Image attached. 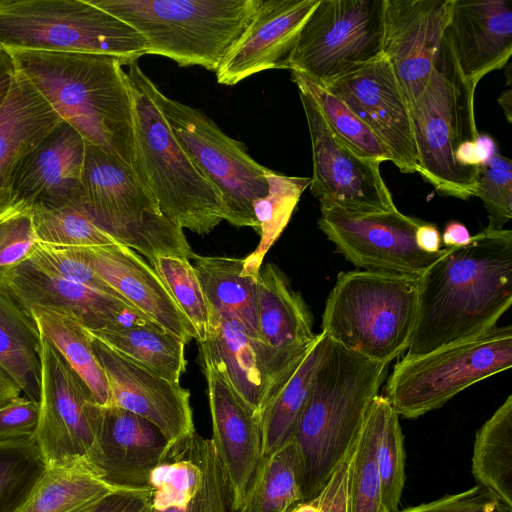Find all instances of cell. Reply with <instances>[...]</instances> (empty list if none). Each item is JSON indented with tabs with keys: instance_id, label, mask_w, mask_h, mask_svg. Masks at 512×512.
<instances>
[{
	"instance_id": "6da1fadb",
	"label": "cell",
	"mask_w": 512,
	"mask_h": 512,
	"mask_svg": "<svg viewBox=\"0 0 512 512\" xmlns=\"http://www.w3.org/2000/svg\"><path fill=\"white\" fill-rule=\"evenodd\" d=\"M446 248L418 277L415 327L406 356L476 337L512 304V231L485 228Z\"/></svg>"
},
{
	"instance_id": "7a4b0ae2",
	"label": "cell",
	"mask_w": 512,
	"mask_h": 512,
	"mask_svg": "<svg viewBox=\"0 0 512 512\" xmlns=\"http://www.w3.org/2000/svg\"><path fill=\"white\" fill-rule=\"evenodd\" d=\"M9 53L15 70L86 143L134 171V108L126 62L90 53Z\"/></svg>"
},
{
	"instance_id": "3957f363",
	"label": "cell",
	"mask_w": 512,
	"mask_h": 512,
	"mask_svg": "<svg viewBox=\"0 0 512 512\" xmlns=\"http://www.w3.org/2000/svg\"><path fill=\"white\" fill-rule=\"evenodd\" d=\"M388 364L351 352L325 335L295 441L302 466L303 502L314 499L354 445Z\"/></svg>"
},
{
	"instance_id": "277c9868",
	"label": "cell",
	"mask_w": 512,
	"mask_h": 512,
	"mask_svg": "<svg viewBox=\"0 0 512 512\" xmlns=\"http://www.w3.org/2000/svg\"><path fill=\"white\" fill-rule=\"evenodd\" d=\"M126 66L134 108V172L166 218L207 235L225 220L223 200L180 146L138 60Z\"/></svg>"
},
{
	"instance_id": "5b68a950",
	"label": "cell",
	"mask_w": 512,
	"mask_h": 512,
	"mask_svg": "<svg viewBox=\"0 0 512 512\" xmlns=\"http://www.w3.org/2000/svg\"><path fill=\"white\" fill-rule=\"evenodd\" d=\"M132 27L146 54L216 72L261 0H89Z\"/></svg>"
},
{
	"instance_id": "8992f818",
	"label": "cell",
	"mask_w": 512,
	"mask_h": 512,
	"mask_svg": "<svg viewBox=\"0 0 512 512\" xmlns=\"http://www.w3.org/2000/svg\"><path fill=\"white\" fill-rule=\"evenodd\" d=\"M418 306V277L340 272L322 316V332L347 350L389 364L410 345Z\"/></svg>"
},
{
	"instance_id": "52a82bcc",
	"label": "cell",
	"mask_w": 512,
	"mask_h": 512,
	"mask_svg": "<svg viewBox=\"0 0 512 512\" xmlns=\"http://www.w3.org/2000/svg\"><path fill=\"white\" fill-rule=\"evenodd\" d=\"M476 86L460 74L443 34L432 73L410 109L419 158L418 173L444 196L468 200L478 191L479 170L459 165L456 151L474 141Z\"/></svg>"
},
{
	"instance_id": "ba28073f",
	"label": "cell",
	"mask_w": 512,
	"mask_h": 512,
	"mask_svg": "<svg viewBox=\"0 0 512 512\" xmlns=\"http://www.w3.org/2000/svg\"><path fill=\"white\" fill-rule=\"evenodd\" d=\"M0 49L102 54L126 65L146 54L132 27L89 0H0Z\"/></svg>"
},
{
	"instance_id": "9c48e42d",
	"label": "cell",
	"mask_w": 512,
	"mask_h": 512,
	"mask_svg": "<svg viewBox=\"0 0 512 512\" xmlns=\"http://www.w3.org/2000/svg\"><path fill=\"white\" fill-rule=\"evenodd\" d=\"M81 190L96 225L150 264L157 256L190 260L194 255L183 229L162 214L135 172L88 143Z\"/></svg>"
},
{
	"instance_id": "30bf717a",
	"label": "cell",
	"mask_w": 512,
	"mask_h": 512,
	"mask_svg": "<svg viewBox=\"0 0 512 512\" xmlns=\"http://www.w3.org/2000/svg\"><path fill=\"white\" fill-rule=\"evenodd\" d=\"M511 365L512 326H495L429 353L403 357L387 379L384 396L399 417L415 419Z\"/></svg>"
},
{
	"instance_id": "8fae6325",
	"label": "cell",
	"mask_w": 512,
	"mask_h": 512,
	"mask_svg": "<svg viewBox=\"0 0 512 512\" xmlns=\"http://www.w3.org/2000/svg\"><path fill=\"white\" fill-rule=\"evenodd\" d=\"M152 93L180 146L219 192L225 220L258 231L253 204L268 192L270 169L257 163L242 143L226 135L200 109L169 98L154 83Z\"/></svg>"
},
{
	"instance_id": "7c38bea8",
	"label": "cell",
	"mask_w": 512,
	"mask_h": 512,
	"mask_svg": "<svg viewBox=\"0 0 512 512\" xmlns=\"http://www.w3.org/2000/svg\"><path fill=\"white\" fill-rule=\"evenodd\" d=\"M385 0H319L305 21L289 70L324 83L384 55Z\"/></svg>"
},
{
	"instance_id": "4fadbf2b",
	"label": "cell",
	"mask_w": 512,
	"mask_h": 512,
	"mask_svg": "<svg viewBox=\"0 0 512 512\" xmlns=\"http://www.w3.org/2000/svg\"><path fill=\"white\" fill-rule=\"evenodd\" d=\"M292 80L298 87L308 124L313 162L309 186L320 203V210L350 216L397 210L380 173V164L360 157L341 141L331 130L313 95L294 72Z\"/></svg>"
},
{
	"instance_id": "5bb4252c",
	"label": "cell",
	"mask_w": 512,
	"mask_h": 512,
	"mask_svg": "<svg viewBox=\"0 0 512 512\" xmlns=\"http://www.w3.org/2000/svg\"><path fill=\"white\" fill-rule=\"evenodd\" d=\"M40 361L38 447L47 466L81 460L94 442L102 406L82 378L42 336Z\"/></svg>"
},
{
	"instance_id": "9a60e30c",
	"label": "cell",
	"mask_w": 512,
	"mask_h": 512,
	"mask_svg": "<svg viewBox=\"0 0 512 512\" xmlns=\"http://www.w3.org/2000/svg\"><path fill=\"white\" fill-rule=\"evenodd\" d=\"M151 512H250L241 505L212 439L196 431L170 444L149 482Z\"/></svg>"
},
{
	"instance_id": "2e32d148",
	"label": "cell",
	"mask_w": 512,
	"mask_h": 512,
	"mask_svg": "<svg viewBox=\"0 0 512 512\" xmlns=\"http://www.w3.org/2000/svg\"><path fill=\"white\" fill-rule=\"evenodd\" d=\"M319 229L355 267L420 277L446 251L421 250L415 241L422 219L393 212L350 216L320 210Z\"/></svg>"
},
{
	"instance_id": "e0dca14e",
	"label": "cell",
	"mask_w": 512,
	"mask_h": 512,
	"mask_svg": "<svg viewBox=\"0 0 512 512\" xmlns=\"http://www.w3.org/2000/svg\"><path fill=\"white\" fill-rule=\"evenodd\" d=\"M317 84L341 99L373 131L402 173L419 171L410 110L385 55Z\"/></svg>"
},
{
	"instance_id": "ac0fdd59",
	"label": "cell",
	"mask_w": 512,
	"mask_h": 512,
	"mask_svg": "<svg viewBox=\"0 0 512 512\" xmlns=\"http://www.w3.org/2000/svg\"><path fill=\"white\" fill-rule=\"evenodd\" d=\"M170 443L153 423L117 406H102L94 442L82 460L116 490H146Z\"/></svg>"
},
{
	"instance_id": "d6986e66",
	"label": "cell",
	"mask_w": 512,
	"mask_h": 512,
	"mask_svg": "<svg viewBox=\"0 0 512 512\" xmlns=\"http://www.w3.org/2000/svg\"><path fill=\"white\" fill-rule=\"evenodd\" d=\"M0 285L28 313L34 308L59 312L76 320L86 330L132 324L154 325L125 302L64 279L29 258L0 272Z\"/></svg>"
},
{
	"instance_id": "ffe728a7",
	"label": "cell",
	"mask_w": 512,
	"mask_h": 512,
	"mask_svg": "<svg viewBox=\"0 0 512 512\" xmlns=\"http://www.w3.org/2000/svg\"><path fill=\"white\" fill-rule=\"evenodd\" d=\"M209 331L199 343L233 389L261 418L262 412L304 354L286 358L253 338L227 313H210Z\"/></svg>"
},
{
	"instance_id": "44dd1931",
	"label": "cell",
	"mask_w": 512,
	"mask_h": 512,
	"mask_svg": "<svg viewBox=\"0 0 512 512\" xmlns=\"http://www.w3.org/2000/svg\"><path fill=\"white\" fill-rule=\"evenodd\" d=\"M452 3L453 0H385L383 52L409 110L432 73Z\"/></svg>"
},
{
	"instance_id": "7402d4cb",
	"label": "cell",
	"mask_w": 512,
	"mask_h": 512,
	"mask_svg": "<svg viewBox=\"0 0 512 512\" xmlns=\"http://www.w3.org/2000/svg\"><path fill=\"white\" fill-rule=\"evenodd\" d=\"M91 340L106 375L109 405L147 419L170 444L196 431L188 389L130 361L92 336Z\"/></svg>"
},
{
	"instance_id": "603a6c76",
	"label": "cell",
	"mask_w": 512,
	"mask_h": 512,
	"mask_svg": "<svg viewBox=\"0 0 512 512\" xmlns=\"http://www.w3.org/2000/svg\"><path fill=\"white\" fill-rule=\"evenodd\" d=\"M219 458L241 505L251 502L263 461L261 418L233 389L209 356L200 353Z\"/></svg>"
},
{
	"instance_id": "cb8c5ba5",
	"label": "cell",
	"mask_w": 512,
	"mask_h": 512,
	"mask_svg": "<svg viewBox=\"0 0 512 512\" xmlns=\"http://www.w3.org/2000/svg\"><path fill=\"white\" fill-rule=\"evenodd\" d=\"M319 0H261L249 25L216 73L219 84L235 85L269 69H289L299 33Z\"/></svg>"
},
{
	"instance_id": "d4e9b609",
	"label": "cell",
	"mask_w": 512,
	"mask_h": 512,
	"mask_svg": "<svg viewBox=\"0 0 512 512\" xmlns=\"http://www.w3.org/2000/svg\"><path fill=\"white\" fill-rule=\"evenodd\" d=\"M78 248L100 278L150 322L185 344L197 339L160 277L137 252L121 244Z\"/></svg>"
},
{
	"instance_id": "484cf974",
	"label": "cell",
	"mask_w": 512,
	"mask_h": 512,
	"mask_svg": "<svg viewBox=\"0 0 512 512\" xmlns=\"http://www.w3.org/2000/svg\"><path fill=\"white\" fill-rule=\"evenodd\" d=\"M444 34L461 76L477 86L512 55V0H453Z\"/></svg>"
},
{
	"instance_id": "4316f807",
	"label": "cell",
	"mask_w": 512,
	"mask_h": 512,
	"mask_svg": "<svg viewBox=\"0 0 512 512\" xmlns=\"http://www.w3.org/2000/svg\"><path fill=\"white\" fill-rule=\"evenodd\" d=\"M86 142L61 121L22 161L12 184L11 205H63L81 193Z\"/></svg>"
},
{
	"instance_id": "83f0119b",
	"label": "cell",
	"mask_w": 512,
	"mask_h": 512,
	"mask_svg": "<svg viewBox=\"0 0 512 512\" xmlns=\"http://www.w3.org/2000/svg\"><path fill=\"white\" fill-rule=\"evenodd\" d=\"M61 121L51 105L15 70L0 111V212L10 206L12 184L23 159Z\"/></svg>"
},
{
	"instance_id": "f1b7e54d",
	"label": "cell",
	"mask_w": 512,
	"mask_h": 512,
	"mask_svg": "<svg viewBox=\"0 0 512 512\" xmlns=\"http://www.w3.org/2000/svg\"><path fill=\"white\" fill-rule=\"evenodd\" d=\"M256 317L259 340L289 359L301 357L318 335L301 294L273 263L261 267L256 281Z\"/></svg>"
},
{
	"instance_id": "f546056e",
	"label": "cell",
	"mask_w": 512,
	"mask_h": 512,
	"mask_svg": "<svg viewBox=\"0 0 512 512\" xmlns=\"http://www.w3.org/2000/svg\"><path fill=\"white\" fill-rule=\"evenodd\" d=\"M210 313H227L258 339L256 280L243 274L244 258L203 256L190 259Z\"/></svg>"
},
{
	"instance_id": "4dcf8cb0",
	"label": "cell",
	"mask_w": 512,
	"mask_h": 512,
	"mask_svg": "<svg viewBox=\"0 0 512 512\" xmlns=\"http://www.w3.org/2000/svg\"><path fill=\"white\" fill-rule=\"evenodd\" d=\"M41 335L35 320L0 285V365L24 396L39 403Z\"/></svg>"
},
{
	"instance_id": "1f68e13d",
	"label": "cell",
	"mask_w": 512,
	"mask_h": 512,
	"mask_svg": "<svg viewBox=\"0 0 512 512\" xmlns=\"http://www.w3.org/2000/svg\"><path fill=\"white\" fill-rule=\"evenodd\" d=\"M87 331L118 354L170 382L180 383L186 372L185 343L158 326L132 324Z\"/></svg>"
},
{
	"instance_id": "d6a6232c",
	"label": "cell",
	"mask_w": 512,
	"mask_h": 512,
	"mask_svg": "<svg viewBox=\"0 0 512 512\" xmlns=\"http://www.w3.org/2000/svg\"><path fill=\"white\" fill-rule=\"evenodd\" d=\"M472 474L477 485L512 512V395L477 431Z\"/></svg>"
},
{
	"instance_id": "836d02e7",
	"label": "cell",
	"mask_w": 512,
	"mask_h": 512,
	"mask_svg": "<svg viewBox=\"0 0 512 512\" xmlns=\"http://www.w3.org/2000/svg\"><path fill=\"white\" fill-rule=\"evenodd\" d=\"M325 334L320 332L297 366L269 401L261 415L262 456L267 457L293 440L320 359Z\"/></svg>"
},
{
	"instance_id": "e575fe53",
	"label": "cell",
	"mask_w": 512,
	"mask_h": 512,
	"mask_svg": "<svg viewBox=\"0 0 512 512\" xmlns=\"http://www.w3.org/2000/svg\"><path fill=\"white\" fill-rule=\"evenodd\" d=\"M40 335L47 339L82 378L100 406L109 405L106 375L94 352L88 331L73 318L51 310L29 311Z\"/></svg>"
},
{
	"instance_id": "d590c367",
	"label": "cell",
	"mask_w": 512,
	"mask_h": 512,
	"mask_svg": "<svg viewBox=\"0 0 512 512\" xmlns=\"http://www.w3.org/2000/svg\"><path fill=\"white\" fill-rule=\"evenodd\" d=\"M114 491L82 460L48 465L19 512H77Z\"/></svg>"
},
{
	"instance_id": "8d00e7d4",
	"label": "cell",
	"mask_w": 512,
	"mask_h": 512,
	"mask_svg": "<svg viewBox=\"0 0 512 512\" xmlns=\"http://www.w3.org/2000/svg\"><path fill=\"white\" fill-rule=\"evenodd\" d=\"M386 402L384 395H377L371 401L354 443L348 475L349 512H386L376 460V446Z\"/></svg>"
},
{
	"instance_id": "74e56055",
	"label": "cell",
	"mask_w": 512,
	"mask_h": 512,
	"mask_svg": "<svg viewBox=\"0 0 512 512\" xmlns=\"http://www.w3.org/2000/svg\"><path fill=\"white\" fill-rule=\"evenodd\" d=\"M267 181V194L253 204L260 241L256 249L244 258L242 270L243 274L256 281L266 253L287 226L311 178L286 176L269 170Z\"/></svg>"
},
{
	"instance_id": "f35d334b",
	"label": "cell",
	"mask_w": 512,
	"mask_h": 512,
	"mask_svg": "<svg viewBox=\"0 0 512 512\" xmlns=\"http://www.w3.org/2000/svg\"><path fill=\"white\" fill-rule=\"evenodd\" d=\"M301 503L302 466L297 445L292 440L263 458L250 512H293Z\"/></svg>"
},
{
	"instance_id": "ab89813d",
	"label": "cell",
	"mask_w": 512,
	"mask_h": 512,
	"mask_svg": "<svg viewBox=\"0 0 512 512\" xmlns=\"http://www.w3.org/2000/svg\"><path fill=\"white\" fill-rule=\"evenodd\" d=\"M38 242L60 247H98L119 244L96 225L82 201V191L59 206H31Z\"/></svg>"
},
{
	"instance_id": "60d3db41",
	"label": "cell",
	"mask_w": 512,
	"mask_h": 512,
	"mask_svg": "<svg viewBox=\"0 0 512 512\" xmlns=\"http://www.w3.org/2000/svg\"><path fill=\"white\" fill-rule=\"evenodd\" d=\"M46 469L36 440L0 443V512H19Z\"/></svg>"
},
{
	"instance_id": "b9f144b4",
	"label": "cell",
	"mask_w": 512,
	"mask_h": 512,
	"mask_svg": "<svg viewBox=\"0 0 512 512\" xmlns=\"http://www.w3.org/2000/svg\"><path fill=\"white\" fill-rule=\"evenodd\" d=\"M297 74L315 98L331 130L360 157L381 164L391 156L373 131L337 96L299 72Z\"/></svg>"
},
{
	"instance_id": "7bdbcfd3",
	"label": "cell",
	"mask_w": 512,
	"mask_h": 512,
	"mask_svg": "<svg viewBox=\"0 0 512 512\" xmlns=\"http://www.w3.org/2000/svg\"><path fill=\"white\" fill-rule=\"evenodd\" d=\"M176 304L196 331L198 343L206 340L209 309L189 259L177 256H157L151 263Z\"/></svg>"
},
{
	"instance_id": "ee69618b",
	"label": "cell",
	"mask_w": 512,
	"mask_h": 512,
	"mask_svg": "<svg viewBox=\"0 0 512 512\" xmlns=\"http://www.w3.org/2000/svg\"><path fill=\"white\" fill-rule=\"evenodd\" d=\"M382 503L386 512H396L405 483V451L399 415L386 402L376 446Z\"/></svg>"
},
{
	"instance_id": "f6af8a7d",
	"label": "cell",
	"mask_w": 512,
	"mask_h": 512,
	"mask_svg": "<svg viewBox=\"0 0 512 512\" xmlns=\"http://www.w3.org/2000/svg\"><path fill=\"white\" fill-rule=\"evenodd\" d=\"M479 197L488 213L487 228L500 230L512 217V164L500 154L480 167Z\"/></svg>"
},
{
	"instance_id": "bcb514c9",
	"label": "cell",
	"mask_w": 512,
	"mask_h": 512,
	"mask_svg": "<svg viewBox=\"0 0 512 512\" xmlns=\"http://www.w3.org/2000/svg\"><path fill=\"white\" fill-rule=\"evenodd\" d=\"M29 259L64 279L110 295L130 305L90 267L81 256L78 247H60L38 242Z\"/></svg>"
},
{
	"instance_id": "7dc6e473",
	"label": "cell",
	"mask_w": 512,
	"mask_h": 512,
	"mask_svg": "<svg viewBox=\"0 0 512 512\" xmlns=\"http://www.w3.org/2000/svg\"><path fill=\"white\" fill-rule=\"evenodd\" d=\"M37 244L31 207L11 205L0 212V272L28 259Z\"/></svg>"
},
{
	"instance_id": "c3c4849f",
	"label": "cell",
	"mask_w": 512,
	"mask_h": 512,
	"mask_svg": "<svg viewBox=\"0 0 512 512\" xmlns=\"http://www.w3.org/2000/svg\"><path fill=\"white\" fill-rule=\"evenodd\" d=\"M39 413V403L26 396L0 407V443L36 440Z\"/></svg>"
},
{
	"instance_id": "681fc988",
	"label": "cell",
	"mask_w": 512,
	"mask_h": 512,
	"mask_svg": "<svg viewBox=\"0 0 512 512\" xmlns=\"http://www.w3.org/2000/svg\"><path fill=\"white\" fill-rule=\"evenodd\" d=\"M396 512H511L479 485Z\"/></svg>"
},
{
	"instance_id": "f907efd6",
	"label": "cell",
	"mask_w": 512,
	"mask_h": 512,
	"mask_svg": "<svg viewBox=\"0 0 512 512\" xmlns=\"http://www.w3.org/2000/svg\"><path fill=\"white\" fill-rule=\"evenodd\" d=\"M353 446L335 468L320 493L314 499L298 505L293 512H349L348 475Z\"/></svg>"
},
{
	"instance_id": "816d5d0a",
	"label": "cell",
	"mask_w": 512,
	"mask_h": 512,
	"mask_svg": "<svg viewBox=\"0 0 512 512\" xmlns=\"http://www.w3.org/2000/svg\"><path fill=\"white\" fill-rule=\"evenodd\" d=\"M149 501L150 488L117 490L77 512H144Z\"/></svg>"
},
{
	"instance_id": "f5cc1de1",
	"label": "cell",
	"mask_w": 512,
	"mask_h": 512,
	"mask_svg": "<svg viewBox=\"0 0 512 512\" xmlns=\"http://www.w3.org/2000/svg\"><path fill=\"white\" fill-rule=\"evenodd\" d=\"M417 246L427 253H437L442 249L441 233L433 223L423 222L415 232Z\"/></svg>"
},
{
	"instance_id": "db71d44e",
	"label": "cell",
	"mask_w": 512,
	"mask_h": 512,
	"mask_svg": "<svg viewBox=\"0 0 512 512\" xmlns=\"http://www.w3.org/2000/svg\"><path fill=\"white\" fill-rule=\"evenodd\" d=\"M471 238L472 236L467 227L458 221L446 223L443 234L441 235L442 244L447 248L467 245L471 241Z\"/></svg>"
},
{
	"instance_id": "11a10c76",
	"label": "cell",
	"mask_w": 512,
	"mask_h": 512,
	"mask_svg": "<svg viewBox=\"0 0 512 512\" xmlns=\"http://www.w3.org/2000/svg\"><path fill=\"white\" fill-rule=\"evenodd\" d=\"M15 77V66L9 52L0 49V111Z\"/></svg>"
},
{
	"instance_id": "9f6ffc18",
	"label": "cell",
	"mask_w": 512,
	"mask_h": 512,
	"mask_svg": "<svg viewBox=\"0 0 512 512\" xmlns=\"http://www.w3.org/2000/svg\"><path fill=\"white\" fill-rule=\"evenodd\" d=\"M21 392L13 377L0 365V407L21 396Z\"/></svg>"
},
{
	"instance_id": "6f0895ef",
	"label": "cell",
	"mask_w": 512,
	"mask_h": 512,
	"mask_svg": "<svg viewBox=\"0 0 512 512\" xmlns=\"http://www.w3.org/2000/svg\"><path fill=\"white\" fill-rule=\"evenodd\" d=\"M511 88H508L507 90H505L501 97L498 99V102L500 103V105L502 106V108L504 109V112L506 114V117H507V121L510 123L511 122V104H512V101H511Z\"/></svg>"
},
{
	"instance_id": "680465c9",
	"label": "cell",
	"mask_w": 512,
	"mask_h": 512,
	"mask_svg": "<svg viewBox=\"0 0 512 512\" xmlns=\"http://www.w3.org/2000/svg\"><path fill=\"white\" fill-rule=\"evenodd\" d=\"M144 512H151L150 511V506H148Z\"/></svg>"
}]
</instances>
